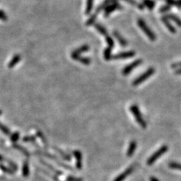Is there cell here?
<instances>
[{"label":"cell","instance_id":"obj_20","mask_svg":"<svg viewBox=\"0 0 181 181\" xmlns=\"http://www.w3.org/2000/svg\"><path fill=\"white\" fill-rule=\"evenodd\" d=\"M94 0H87L86 4V9H85V14L89 15L91 12L93 8Z\"/></svg>","mask_w":181,"mask_h":181},{"label":"cell","instance_id":"obj_3","mask_svg":"<svg viewBox=\"0 0 181 181\" xmlns=\"http://www.w3.org/2000/svg\"><path fill=\"white\" fill-rule=\"evenodd\" d=\"M138 26H139L141 30L144 32V34L146 35V36L151 41H155L156 40V36L154 34V32L150 29V28L148 26L146 23L144 22V20L142 19H138Z\"/></svg>","mask_w":181,"mask_h":181},{"label":"cell","instance_id":"obj_1","mask_svg":"<svg viewBox=\"0 0 181 181\" xmlns=\"http://www.w3.org/2000/svg\"><path fill=\"white\" fill-rule=\"evenodd\" d=\"M116 1H117V0H105L103 3L101 4L99 6L97 7V9H95V12H94L93 14H92V15L90 16V18L88 19V20L87 21V22H86V25L87 26L93 25L94 23H95L96 19H97L98 15L99 14L101 11H102V10H104L105 8L109 6V5L114 3V2H116Z\"/></svg>","mask_w":181,"mask_h":181},{"label":"cell","instance_id":"obj_7","mask_svg":"<svg viewBox=\"0 0 181 181\" xmlns=\"http://www.w3.org/2000/svg\"><path fill=\"white\" fill-rule=\"evenodd\" d=\"M136 55V53L133 50L121 52L116 55H112L111 60H119V59H126V58H130L133 57Z\"/></svg>","mask_w":181,"mask_h":181},{"label":"cell","instance_id":"obj_17","mask_svg":"<svg viewBox=\"0 0 181 181\" xmlns=\"http://www.w3.org/2000/svg\"><path fill=\"white\" fill-rule=\"evenodd\" d=\"M53 149H55L56 152H58V154L60 155L62 159H64L67 161L71 160V156H70L69 154H68L67 153H65V152H63L62 150L56 147H53Z\"/></svg>","mask_w":181,"mask_h":181},{"label":"cell","instance_id":"obj_16","mask_svg":"<svg viewBox=\"0 0 181 181\" xmlns=\"http://www.w3.org/2000/svg\"><path fill=\"white\" fill-rule=\"evenodd\" d=\"M93 25H94V26H95V28H96V30H97L101 34H102L103 36H104L105 37L108 36L107 30L104 26H103L102 25H101L100 23H95Z\"/></svg>","mask_w":181,"mask_h":181},{"label":"cell","instance_id":"obj_39","mask_svg":"<svg viewBox=\"0 0 181 181\" xmlns=\"http://www.w3.org/2000/svg\"><path fill=\"white\" fill-rule=\"evenodd\" d=\"M175 74L178 75H181V68H179V69L176 70L175 71Z\"/></svg>","mask_w":181,"mask_h":181},{"label":"cell","instance_id":"obj_9","mask_svg":"<svg viewBox=\"0 0 181 181\" xmlns=\"http://www.w3.org/2000/svg\"><path fill=\"white\" fill-rule=\"evenodd\" d=\"M134 168L135 166L133 165L130 166V167L127 168L124 172L121 173L119 176H117V177L115 178L114 181H124L127 177H128V176H130L131 174L133 172Z\"/></svg>","mask_w":181,"mask_h":181},{"label":"cell","instance_id":"obj_8","mask_svg":"<svg viewBox=\"0 0 181 181\" xmlns=\"http://www.w3.org/2000/svg\"><path fill=\"white\" fill-rule=\"evenodd\" d=\"M122 8H123V7L117 1L111 4L108 6H107L104 9L105 17H108L112 12H114V11L116 10H119V9H121Z\"/></svg>","mask_w":181,"mask_h":181},{"label":"cell","instance_id":"obj_33","mask_svg":"<svg viewBox=\"0 0 181 181\" xmlns=\"http://www.w3.org/2000/svg\"><path fill=\"white\" fill-rule=\"evenodd\" d=\"M67 181H83V178L69 176V177H67Z\"/></svg>","mask_w":181,"mask_h":181},{"label":"cell","instance_id":"obj_35","mask_svg":"<svg viewBox=\"0 0 181 181\" xmlns=\"http://www.w3.org/2000/svg\"><path fill=\"white\" fill-rule=\"evenodd\" d=\"M7 18H8V17H7L6 13L3 10H0V20H6Z\"/></svg>","mask_w":181,"mask_h":181},{"label":"cell","instance_id":"obj_14","mask_svg":"<svg viewBox=\"0 0 181 181\" xmlns=\"http://www.w3.org/2000/svg\"><path fill=\"white\" fill-rule=\"evenodd\" d=\"M137 148V142L135 140L131 141L129 145L128 149L127 150V156L131 157L133 156V154H134V152Z\"/></svg>","mask_w":181,"mask_h":181},{"label":"cell","instance_id":"obj_6","mask_svg":"<svg viewBox=\"0 0 181 181\" xmlns=\"http://www.w3.org/2000/svg\"><path fill=\"white\" fill-rule=\"evenodd\" d=\"M143 62V60L142 59H137L133 61L131 63V64L126 66L124 68L121 70V74L124 75V76H127L129 74L131 73V72L132 70L136 69V67H138V66L142 65Z\"/></svg>","mask_w":181,"mask_h":181},{"label":"cell","instance_id":"obj_22","mask_svg":"<svg viewBox=\"0 0 181 181\" xmlns=\"http://www.w3.org/2000/svg\"><path fill=\"white\" fill-rule=\"evenodd\" d=\"M111 48H110V47H107L104 50V52H103V55H104V58L106 60H111V51H112Z\"/></svg>","mask_w":181,"mask_h":181},{"label":"cell","instance_id":"obj_23","mask_svg":"<svg viewBox=\"0 0 181 181\" xmlns=\"http://www.w3.org/2000/svg\"><path fill=\"white\" fill-rule=\"evenodd\" d=\"M41 162L44 164V165H45V166H46L47 168H48V169H50V170H51L52 171H53V172H55V173L56 174V175H62V171L56 170V169L54 168L53 166H51V165H50V164H48V163H46V162L42 161V160H41Z\"/></svg>","mask_w":181,"mask_h":181},{"label":"cell","instance_id":"obj_21","mask_svg":"<svg viewBox=\"0 0 181 181\" xmlns=\"http://www.w3.org/2000/svg\"><path fill=\"white\" fill-rule=\"evenodd\" d=\"M75 60L79 61V62H81L82 63V64H83L84 65H90V63L91 62V60L89 58L83 57V56H79L78 57H77L76 58H75Z\"/></svg>","mask_w":181,"mask_h":181},{"label":"cell","instance_id":"obj_36","mask_svg":"<svg viewBox=\"0 0 181 181\" xmlns=\"http://www.w3.org/2000/svg\"><path fill=\"white\" fill-rule=\"evenodd\" d=\"M0 129H1V130L3 131V132L6 133V134H7V135L9 134V131L8 129L7 128H6V127H5V126H4L1 124H0Z\"/></svg>","mask_w":181,"mask_h":181},{"label":"cell","instance_id":"obj_26","mask_svg":"<svg viewBox=\"0 0 181 181\" xmlns=\"http://www.w3.org/2000/svg\"><path fill=\"white\" fill-rule=\"evenodd\" d=\"M20 55H15L13 56V58H12V60L10 61L9 64L8 65V67L9 68H13L14 66H15L17 63L20 61Z\"/></svg>","mask_w":181,"mask_h":181},{"label":"cell","instance_id":"obj_38","mask_svg":"<svg viewBox=\"0 0 181 181\" xmlns=\"http://www.w3.org/2000/svg\"><path fill=\"white\" fill-rule=\"evenodd\" d=\"M35 140H36V138L35 137H25L23 139V142H34Z\"/></svg>","mask_w":181,"mask_h":181},{"label":"cell","instance_id":"obj_27","mask_svg":"<svg viewBox=\"0 0 181 181\" xmlns=\"http://www.w3.org/2000/svg\"><path fill=\"white\" fill-rule=\"evenodd\" d=\"M29 166H28V162H25L23 164V167H22V174L23 176L24 177H27L29 175Z\"/></svg>","mask_w":181,"mask_h":181},{"label":"cell","instance_id":"obj_28","mask_svg":"<svg viewBox=\"0 0 181 181\" xmlns=\"http://www.w3.org/2000/svg\"><path fill=\"white\" fill-rule=\"evenodd\" d=\"M105 41H106L108 46L110 47V48H114L115 43H114V40L112 38V37L109 36V35H108V36H105Z\"/></svg>","mask_w":181,"mask_h":181},{"label":"cell","instance_id":"obj_30","mask_svg":"<svg viewBox=\"0 0 181 181\" xmlns=\"http://www.w3.org/2000/svg\"><path fill=\"white\" fill-rule=\"evenodd\" d=\"M56 163H57L58 165L60 166L61 167L65 168V169H67V170H68L72 171V172H74V171H75L74 169L72 168L71 167V166H69V165H67V164H64V163H61V162H60V161L56 162Z\"/></svg>","mask_w":181,"mask_h":181},{"label":"cell","instance_id":"obj_41","mask_svg":"<svg viewBox=\"0 0 181 181\" xmlns=\"http://www.w3.org/2000/svg\"><path fill=\"white\" fill-rule=\"evenodd\" d=\"M1 114V111H0V114Z\"/></svg>","mask_w":181,"mask_h":181},{"label":"cell","instance_id":"obj_37","mask_svg":"<svg viewBox=\"0 0 181 181\" xmlns=\"http://www.w3.org/2000/svg\"><path fill=\"white\" fill-rule=\"evenodd\" d=\"M18 139H19V133L18 132H16L14 133V134L11 136V140L13 142H16V141H17Z\"/></svg>","mask_w":181,"mask_h":181},{"label":"cell","instance_id":"obj_40","mask_svg":"<svg viewBox=\"0 0 181 181\" xmlns=\"http://www.w3.org/2000/svg\"><path fill=\"white\" fill-rule=\"evenodd\" d=\"M150 181H159V180L156 177H152L150 178Z\"/></svg>","mask_w":181,"mask_h":181},{"label":"cell","instance_id":"obj_13","mask_svg":"<svg viewBox=\"0 0 181 181\" xmlns=\"http://www.w3.org/2000/svg\"><path fill=\"white\" fill-rule=\"evenodd\" d=\"M113 35H114V36L116 38L117 40L118 41L119 44H120L122 47H126L128 45V42H127L126 40L121 36L120 33L117 31H114L113 32Z\"/></svg>","mask_w":181,"mask_h":181},{"label":"cell","instance_id":"obj_34","mask_svg":"<svg viewBox=\"0 0 181 181\" xmlns=\"http://www.w3.org/2000/svg\"><path fill=\"white\" fill-rule=\"evenodd\" d=\"M170 67L172 69H179V68H181V61L178 62L172 63Z\"/></svg>","mask_w":181,"mask_h":181},{"label":"cell","instance_id":"obj_4","mask_svg":"<svg viewBox=\"0 0 181 181\" xmlns=\"http://www.w3.org/2000/svg\"><path fill=\"white\" fill-rule=\"evenodd\" d=\"M154 72H155V69L154 67L148 68V69L146 70L144 72H143L142 75H140L139 77H138L137 78L132 82V85L136 87L139 85L140 84H142L143 82L146 81L149 77L152 76V75L154 74Z\"/></svg>","mask_w":181,"mask_h":181},{"label":"cell","instance_id":"obj_10","mask_svg":"<svg viewBox=\"0 0 181 181\" xmlns=\"http://www.w3.org/2000/svg\"><path fill=\"white\" fill-rule=\"evenodd\" d=\"M89 48H89V46L87 45V44H84V45L79 47V48H77L76 50H75L71 54L72 58V59L75 60V58H76L77 56H81L82 53H86V52H87L89 50Z\"/></svg>","mask_w":181,"mask_h":181},{"label":"cell","instance_id":"obj_12","mask_svg":"<svg viewBox=\"0 0 181 181\" xmlns=\"http://www.w3.org/2000/svg\"><path fill=\"white\" fill-rule=\"evenodd\" d=\"M161 20L163 21V22L164 23V24L165 25V26L168 28V30L172 34H175V33L177 32V30H176L175 27L170 22L168 19L165 16H163L161 18Z\"/></svg>","mask_w":181,"mask_h":181},{"label":"cell","instance_id":"obj_25","mask_svg":"<svg viewBox=\"0 0 181 181\" xmlns=\"http://www.w3.org/2000/svg\"><path fill=\"white\" fill-rule=\"evenodd\" d=\"M168 167L174 169V170L181 171V164L177 163V162H170V163H169Z\"/></svg>","mask_w":181,"mask_h":181},{"label":"cell","instance_id":"obj_32","mask_svg":"<svg viewBox=\"0 0 181 181\" xmlns=\"http://www.w3.org/2000/svg\"><path fill=\"white\" fill-rule=\"evenodd\" d=\"M13 147H16V148H17V149H18V150H20V151H22L23 154H24L26 156H28V157H29L30 156V154L28 153V152L27 151V150H26L25 149H23V148H21V146H19V145H13Z\"/></svg>","mask_w":181,"mask_h":181},{"label":"cell","instance_id":"obj_24","mask_svg":"<svg viewBox=\"0 0 181 181\" xmlns=\"http://www.w3.org/2000/svg\"><path fill=\"white\" fill-rule=\"evenodd\" d=\"M165 1L169 6L181 8V0H165Z\"/></svg>","mask_w":181,"mask_h":181},{"label":"cell","instance_id":"obj_2","mask_svg":"<svg viewBox=\"0 0 181 181\" xmlns=\"http://www.w3.org/2000/svg\"><path fill=\"white\" fill-rule=\"evenodd\" d=\"M130 111L131 114H133V117L136 118V121L138 122V124L142 127V128H146L147 124L146 122L144 120V119L142 117V115L141 114L140 110L139 109V107L137 105L133 104L132 105H131V107L130 108Z\"/></svg>","mask_w":181,"mask_h":181},{"label":"cell","instance_id":"obj_15","mask_svg":"<svg viewBox=\"0 0 181 181\" xmlns=\"http://www.w3.org/2000/svg\"><path fill=\"white\" fill-rule=\"evenodd\" d=\"M169 20H172L177 24L178 27H181V20L177 16L173 13H168L165 16Z\"/></svg>","mask_w":181,"mask_h":181},{"label":"cell","instance_id":"obj_19","mask_svg":"<svg viewBox=\"0 0 181 181\" xmlns=\"http://www.w3.org/2000/svg\"><path fill=\"white\" fill-rule=\"evenodd\" d=\"M143 4L144 6L147 7L150 10H152L156 6V3L153 0H143Z\"/></svg>","mask_w":181,"mask_h":181},{"label":"cell","instance_id":"obj_18","mask_svg":"<svg viewBox=\"0 0 181 181\" xmlns=\"http://www.w3.org/2000/svg\"><path fill=\"white\" fill-rule=\"evenodd\" d=\"M123 1L127 2L128 4L131 5V6L136 7V8H138V9H139L140 10H143L144 8V4L138 3L136 0H123Z\"/></svg>","mask_w":181,"mask_h":181},{"label":"cell","instance_id":"obj_11","mask_svg":"<svg viewBox=\"0 0 181 181\" xmlns=\"http://www.w3.org/2000/svg\"><path fill=\"white\" fill-rule=\"evenodd\" d=\"M74 156L76 158V168L78 170H81L83 166V164H82V153L79 150H75L72 152Z\"/></svg>","mask_w":181,"mask_h":181},{"label":"cell","instance_id":"obj_29","mask_svg":"<svg viewBox=\"0 0 181 181\" xmlns=\"http://www.w3.org/2000/svg\"><path fill=\"white\" fill-rule=\"evenodd\" d=\"M0 169H1L2 171H4V172L9 174V175H13L14 173V170L13 169H9L8 168H7L6 166H4L3 164H0Z\"/></svg>","mask_w":181,"mask_h":181},{"label":"cell","instance_id":"obj_5","mask_svg":"<svg viewBox=\"0 0 181 181\" xmlns=\"http://www.w3.org/2000/svg\"><path fill=\"white\" fill-rule=\"evenodd\" d=\"M168 147L166 145H163L160 148L154 152V153L152 155L150 158L148 159L147 164L148 166H152L157 160H158L160 157L163 156L164 154H165L166 152L168 151Z\"/></svg>","mask_w":181,"mask_h":181},{"label":"cell","instance_id":"obj_31","mask_svg":"<svg viewBox=\"0 0 181 181\" xmlns=\"http://www.w3.org/2000/svg\"><path fill=\"white\" fill-rule=\"evenodd\" d=\"M170 6H169V5L167 4L160 7L159 9V11L161 13H166L170 10Z\"/></svg>","mask_w":181,"mask_h":181}]
</instances>
